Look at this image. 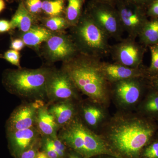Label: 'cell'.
Listing matches in <instances>:
<instances>
[{
  "instance_id": "obj_1",
  "label": "cell",
  "mask_w": 158,
  "mask_h": 158,
  "mask_svg": "<svg viewBox=\"0 0 158 158\" xmlns=\"http://www.w3.org/2000/svg\"><path fill=\"white\" fill-rule=\"evenodd\" d=\"M100 59L79 53L62 62L61 69L71 79L79 92L97 104H103L109 98L110 83L101 67Z\"/></svg>"
},
{
  "instance_id": "obj_2",
  "label": "cell",
  "mask_w": 158,
  "mask_h": 158,
  "mask_svg": "<svg viewBox=\"0 0 158 158\" xmlns=\"http://www.w3.org/2000/svg\"><path fill=\"white\" fill-rule=\"evenodd\" d=\"M107 132L106 142L113 151L127 158H138L155 132L153 125L139 117L115 119Z\"/></svg>"
},
{
  "instance_id": "obj_3",
  "label": "cell",
  "mask_w": 158,
  "mask_h": 158,
  "mask_svg": "<svg viewBox=\"0 0 158 158\" xmlns=\"http://www.w3.org/2000/svg\"><path fill=\"white\" fill-rule=\"evenodd\" d=\"M53 69L49 66L7 69L2 74V82L9 93L25 101L43 100L47 102V84Z\"/></svg>"
},
{
  "instance_id": "obj_4",
  "label": "cell",
  "mask_w": 158,
  "mask_h": 158,
  "mask_svg": "<svg viewBox=\"0 0 158 158\" xmlns=\"http://www.w3.org/2000/svg\"><path fill=\"white\" fill-rule=\"evenodd\" d=\"M58 136L67 147L84 158L109 155L120 158L106 141L92 131L79 116L60 129Z\"/></svg>"
},
{
  "instance_id": "obj_5",
  "label": "cell",
  "mask_w": 158,
  "mask_h": 158,
  "mask_svg": "<svg viewBox=\"0 0 158 158\" xmlns=\"http://www.w3.org/2000/svg\"><path fill=\"white\" fill-rule=\"evenodd\" d=\"M70 28V36L79 53L100 59L110 53V37L86 10L78 23Z\"/></svg>"
},
{
  "instance_id": "obj_6",
  "label": "cell",
  "mask_w": 158,
  "mask_h": 158,
  "mask_svg": "<svg viewBox=\"0 0 158 158\" xmlns=\"http://www.w3.org/2000/svg\"><path fill=\"white\" fill-rule=\"evenodd\" d=\"M86 11L110 38L121 40L124 31L114 5L89 2Z\"/></svg>"
},
{
  "instance_id": "obj_7",
  "label": "cell",
  "mask_w": 158,
  "mask_h": 158,
  "mask_svg": "<svg viewBox=\"0 0 158 158\" xmlns=\"http://www.w3.org/2000/svg\"><path fill=\"white\" fill-rule=\"evenodd\" d=\"M114 6L124 32L136 39L149 20L146 9L124 0H116Z\"/></svg>"
},
{
  "instance_id": "obj_8",
  "label": "cell",
  "mask_w": 158,
  "mask_h": 158,
  "mask_svg": "<svg viewBox=\"0 0 158 158\" xmlns=\"http://www.w3.org/2000/svg\"><path fill=\"white\" fill-rule=\"evenodd\" d=\"M42 44V56L49 63L65 62L79 53L70 35L65 32H56Z\"/></svg>"
},
{
  "instance_id": "obj_9",
  "label": "cell",
  "mask_w": 158,
  "mask_h": 158,
  "mask_svg": "<svg viewBox=\"0 0 158 158\" xmlns=\"http://www.w3.org/2000/svg\"><path fill=\"white\" fill-rule=\"evenodd\" d=\"M79 90L68 75L62 70L53 68L47 84V102L79 100Z\"/></svg>"
},
{
  "instance_id": "obj_10",
  "label": "cell",
  "mask_w": 158,
  "mask_h": 158,
  "mask_svg": "<svg viewBox=\"0 0 158 158\" xmlns=\"http://www.w3.org/2000/svg\"><path fill=\"white\" fill-rule=\"evenodd\" d=\"M146 47L127 37L110 46V53L116 63L132 68L142 67Z\"/></svg>"
},
{
  "instance_id": "obj_11",
  "label": "cell",
  "mask_w": 158,
  "mask_h": 158,
  "mask_svg": "<svg viewBox=\"0 0 158 158\" xmlns=\"http://www.w3.org/2000/svg\"><path fill=\"white\" fill-rule=\"evenodd\" d=\"M46 102L43 100L25 101L18 106L6 121V132L26 129L35 126L37 111Z\"/></svg>"
},
{
  "instance_id": "obj_12",
  "label": "cell",
  "mask_w": 158,
  "mask_h": 158,
  "mask_svg": "<svg viewBox=\"0 0 158 158\" xmlns=\"http://www.w3.org/2000/svg\"><path fill=\"white\" fill-rule=\"evenodd\" d=\"M6 137L11 153L19 158L23 152L40 141L41 136L36 126L13 131L6 132Z\"/></svg>"
},
{
  "instance_id": "obj_13",
  "label": "cell",
  "mask_w": 158,
  "mask_h": 158,
  "mask_svg": "<svg viewBox=\"0 0 158 158\" xmlns=\"http://www.w3.org/2000/svg\"><path fill=\"white\" fill-rule=\"evenodd\" d=\"M146 77L135 78L123 80L113 83L114 90L119 101L125 106L136 104L142 93Z\"/></svg>"
},
{
  "instance_id": "obj_14",
  "label": "cell",
  "mask_w": 158,
  "mask_h": 158,
  "mask_svg": "<svg viewBox=\"0 0 158 158\" xmlns=\"http://www.w3.org/2000/svg\"><path fill=\"white\" fill-rule=\"evenodd\" d=\"M101 67L105 77L110 84L135 78H148L147 69L143 66L132 68L114 62H101Z\"/></svg>"
},
{
  "instance_id": "obj_15",
  "label": "cell",
  "mask_w": 158,
  "mask_h": 158,
  "mask_svg": "<svg viewBox=\"0 0 158 158\" xmlns=\"http://www.w3.org/2000/svg\"><path fill=\"white\" fill-rule=\"evenodd\" d=\"M76 101H61L48 104V111L53 116L59 128L67 125L78 116L79 106Z\"/></svg>"
},
{
  "instance_id": "obj_16",
  "label": "cell",
  "mask_w": 158,
  "mask_h": 158,
  "mask_svg": "<svg viewBox=\"0 0 158 158\" xmlns=\"http://www.w3.org/2000/svg\"><path fill=\"white\" fill-rule=\"evenodd\" d=\"M48 104L46 102L39 108L36 116L35 126L41 137L57 135L59 128L53 116L48 111Z\"/></svg>"
},
{
  "instance_id": "obj_17",
  "label": "cell",
  "mask_w": 158,
  "mask_h": 158,
  "mask_svg": "<svg viewBox=\"0 0 158 158\" xmlns=\"http://www.w3.org/2000/svg\"><path fill=\"white\" fill-rule=\"evenodd\" d=\"M39 22V18L27 10L23 1L19 2L17 9L10 21L11 30L17 28L21 33L27 32Z\"/></svg>"
},
{
  "instance_id": "obj_18",
  "label": "cell",
  "mask_w": 158,
  "mask_h": 158,
  "mask_svg": "<svg viewBox=\"0 0 158 158\" xmlns=\"http://www.w3.org/2000/svg\"><path fill=\"white\" fill-rule=\"evenodd\" d=\"M55 33L43 26L36 24L27 32L21 33L19 38L22 40L27 46L39 51L40 46Z\"/></svg>"
},
{
  "instance_id": "obj_19",
  "label": "cell",
  "mask_w": 158,
  "mask_h": 158,
  "mask_svg": "<svg viewBox=\"0 0 158 158\" xmlns=\"http://www.w3.org/2000/svg\"><path fill=\"white\" fill-rule=\"evenodd\" d=\"M79 116L87 126L94 128L103 119L104 113L98 106L90 103L82 104L79 106Z\"/></svg>"
},
{
  "instance_id": "obj_20",
  "label": "cell",
  "mask_w": 158,
  "mask_h": 158,
  "mask_svg": "<svg viewBox=\"0 0 158 158\" xmlns=\"http://www.w3.org/2000/svg\"><path fill=\"white\" fill-rule=\"evenodd\" d=\"M138 37L139 42L146 48L158 44V18L148 20Z\"/></svg>"
},
{
  "instance_id": "obj_21",
  "label": "cell",
  "mask_w": 158,
  "mask_h": 158,
  "mask_svg": "<svg viewBox=\"0 0 158 158\" xmlns=\"http://www.w3.org/2000/svg\"><path fill=\"white\" fill-rule=\"evenodd\" d=\"M64 15L70 26V28L78 23L84 10L85 0H67Z\"/></svg>"
},
{
  "instance_id": "obj_22",
  "label": "cell",
  "mask_w": 158,
  "mask_h": 158,
  "mask_svg": "<svg viewBox=\"0 0 158 158\" xmlns=\"http://www.w3.org/2000/svg\"><path fill=\"white\" fill-rule=\"evenodd\" d=\"M41 26L53 32H64L70 26L63 15L55 16H41L39 19Z\"/></svg>"
},
{
  "instance_id": "obj_23",
  "label": "cell",
  "mask_w": 158,
  "mask_h": 158,
  "mask_svg": "<svg viewBox=\"0 0 158 158\" xmlns=\"http://www.w3.org/2000/svg\"><path fill=\"white\" fill-rule=\"evenodd\" d=\"M65 0H43L42 13L46 16L63 15L65 13Z\"/></svg>"
},
{
  "instance_id": "obj_24",
  "label": "cell",
  "mask_w": 158,
  "mask_h": 158,
  "mask_svg": "<svg viewBox=\"0 0 158 158\" xmlns=\"http://www.w3.org/2000/svg\"><path fill=\"white\" fill-rule=\"evenodd\" d=\"M143 110L146 113L152 115L158 114V92L153 90L145 100Z\"/></svg>"
},
{
  "instance_id": "obj_25",
  "label": "cell",
  "mask_w": 158,
  "mask_h": 158,
  "mask_svg": "<svg viewBox=\"0 0 158 158\" xmlns=\"http://www.w3.org/2000/svg\"><path fill=\"white\" fill-rule=\"evenodd\" d=\"M148 47L150 51L151 62L149 68L147 69L148 78L158 74V44Z\"/></svg>"
},
{
  "instance_id": "obj_26",
  "label": "cell",
  "mask_w": 158,
  "mask_h": 158,
  "mask_svg": "<svg viewBox=\"0 0 158 158\" xmlns=\"http://www.w3.org/2000/svg\"><path fill=\"white\" fill-rule=\"evenodd\" d=\"M26 9L33 15L39 18L42 13L43 0H22Z\"/></svg>"
},
{
  "instance_id": "obj_27",
  "label": "cell",
  "mask_w": 158,
  "mask_h": 158,
  "mask_svg": "<svg viewBox=\"0 0 158 158\" xmlns=\"http://www.w3.org/2000/svg\"><path fill=\"white\" fill-rule=\"evenodd\" d=\"M20 58L19 52L13 49L6 51L3 56V59L12 65L17 66L18 68H22L20 65Z\"/></svg>"
},
{
  "instance_id": "obj_28",
  "label": "cell",
  "mask_w": 158,
  "mask_h": 158,
  "mask_svg": "<svg viewBox=\"0 0 158 158\" xmlns=\"http://www.w3.org/2000/svg\"><path fill=\"white\" fill-rule=\"evenodd\" d=\"M143 156L146 158H158V141L154 142L146 148Z\"/></svg>"
},
{
  "instance_id": "obj_29",
  "label": "cell",
  "mask_w": 158,
  "mask_h": 158,
  "mask_svg": "<svg viewBox=\"0 0 158 158\" xmlns=\"http://www.w3.org/2000/svg\"><path fill=\"white\" fill-rule=\"evenodd\" d=\"M40 141L30 149L23 152L19 158H36L37 153L39 151L38 148L40 146Z\"/></svg>"
},
{
  "instance_id": "obj_30",
  "label": "cell",
  "mask_w": 158,
  "mask_h": 158,
  "mask_svg": "<svg viewBox=\"0 0 158 158\" xmlns=\"http://www.w3.org/2000/svg\"><path fill=\"white\" fill-rule=\"evenodd\" d=\"M148 17L158 18V0H155L146 9Z\"/></svg>"
},
{
  "instance_id": "obj_31",
  "label": "cell",
  "mask_w": 158,
  "mask_h": 158,
  "mask_svg": "<svg viewBox=\"0 0 158 158\" xmlns=\"http://www.w3.org/2000/svg\"><path fill=\"white\" fill-rule=\"evenodd\" d=\"M25 46L22 40L20 38H18L12 39L10 47L11 49L19 52L21 51Z\"/></svg>"
},
{
  "instance_id": "obj_32",
  "label": "cell",
  "mask_w": 158,
  "mask_h": 158,
  "mask_svg": "<svg viewBox=\"0 0 158 158\" xmlns=\"http://www.w3.org/2000/svg\"><path fill=\"white\" fill-rule=\"evenodd\" d=\"M40 147L42 148V150L45 152L49 158H60L56 152L46 144L43 143L40 140Z\"/></svg>"
},
{
  "instance_id": "obj_33",
  "label": "cell",
  "mask_w": 158,
  "mask_h": 158,
  "mask_svg": "<svg viewBox=\"0 0 158 158\" xmlns=\"http://www.w3.org/2000/svg\"><path fill=\"white\" fill-rule=\"evenodd\" d=\"M124 1L146 9L155 0H124Z\"/></svg>"
},
{
  "instance_id": "obj_34",
  "label": "cell",
  "mask_w": 158,
  "mask_h": 158,
  "mask_svg": "<svg viewBox=\"0 0 158 158\" xmlns=\"http://www.w3.org/2000/svg\"><path fill=\"white\" fill-rule=\"evenodd\" d=\"M11 30L10 21L6 19H0V33H4Z\"/></svg>"
},
{
  "instance_id": "obj_35",
  "label": "cell",
  "mask_w": 158,
  "mask_h": 158,
  "mask_svg": "<svg viewBox=\"0 0 158 158\" xmlns=\"http://www.w3.org/2000/svg\"><path fill=\"white\" fill-rule=\"evenodd\" d=\"M150 85L153 90L158 92V74L154 76L148 78Z\"/></svg>"
},
{
  "instance_id": "obj_36",
  "label": "cell",
  "mask_w": 158,
  "mask_h": 158,
  "mask_svg": "<svg viewBox=\"0 0 158 158\" xmlns=\"http://www.w3.org/2000/svg\"><path fill=\"white\" fill-rule=\"evenodd\" d=\"M90 2H95L107 3V4L114 5L116 0H90Z\"/></svg>"
},
{
  "instance_id": "obj_37",
  "label": "cell",
  "mask_w": 158,
  "mask_h": 158,
  "mask_svg": "<svg viewBox=\"0 0 158 158\" xmlns=\"http://www.w3.org/2000/svg\"><path fill=\"white\" fill-rule=\"evenodd\" d=\"M36 158H49L45 152L41 150L38 151L36 155Z\"/></svg>"
},
{
  "instance_id": "obj_38",
  "label": "cell",
  "mask_w": 158,
  "mask_h": 158,
  "mask_svg": "<svg viewBox=\"0 0 158 158\" xmlns=\"http://www.w3.org/2000/svg\"><path fill=\"white\" fill-rule=\"evenodd\" d=\"M68 158H85L82 157L81 156L77 153V152H74L71 153L69 155Z\"/></svg>"
},
{
  "instance_id": "obj_39",
  "label": "cell",
  "mask_w": 158,
  "mask_h": 158,
  "mask_svg": "<svg viewBox=\"0 0 158 158\" xmlns=\"http://www.w3.org/2000/svg\"><path fill=\"white\" fill-rule=\"evenodd\" d=\"M6 4L5 0H0V13L6 9Z\"/></svg>"
},
{
  "instance_id": "obj_40",
  "label": "cell",
  "mask_w": 158,
  "mask_h": 158,
  "mask_svg": "<svg viewBox=\"0 0 158 158\" xmlns=\"http://www.w3.org/2000/svg\"><path fill=\"white\" fill-rule=\"evenodd\" d=\"M6 1H8L9 2H20L21 1H22V0H6Z\"/></svg>"
},
{
  "instance_id": "obj_41",
  "label": "cell",
  "mask_w": 158,
  "mask_h": 158,
  "mask_svg": "<svg viewBox=\"0 0 158 158\" xmlns=\"http://www.w3.org/2000/svg\"><path fill=\"white\" fill-rule=\"evenodd\" d=\"M0 58H2L3 59V55L0 54Z\"/></svg>"
},
{
  "instance_id": "obj_42",
  "label": "cell",
  "mask_w": 158,
  "mask_h": 158,
  "mask_svg": "<svg viewBox=\"0 0 158 158\" xmlns=\"http://www.w3.org/2000/svg\"></svg>"
}]
</instances>
